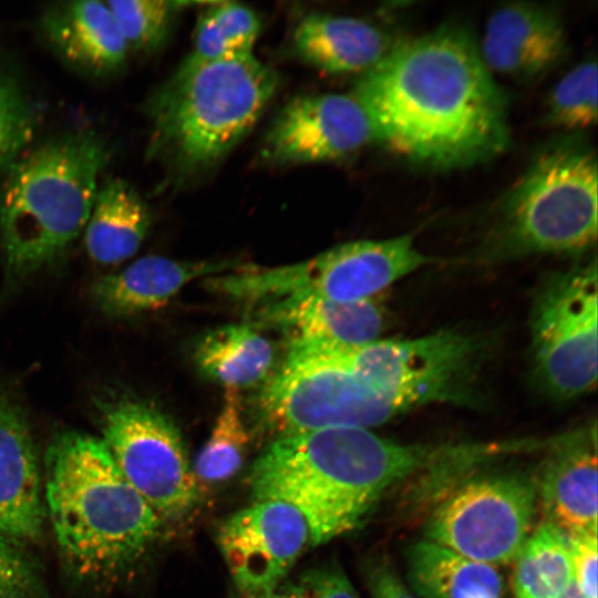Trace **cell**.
Listing matches in <instances>:
<instances>
[{
  "label": "cell",
  "instance_id": "6da1fadb",
  "mask_svg": "<svg viewBox=\"0 0 598 598\" xmlns=\"http://www.w3.org/2000/svg\"><path fill=\"white\" fill-rule=\"evenodd\" d=\"M352 94L377 142L414 164L463 168L508 144L507 99L472 34L454 23L392 44Z\"/></svg>",
  "mask_w": 598,
  "mask_h": 598
},
{
  "label": "cell",
  "instance_id": "7a4b0ae2",
  "mask_svg": "<svg viewBox=\"0 0 598 598\" xmlns=\"http://www.w3.org/2000/svg\"><path fill=\"white\" fill-rule=\"evenodd\" d=\"M466 444H401L362 427H329L278 437L256 460V501L300 512L312 545L354 529L390 488L457 463Z\"/></svg>",
  "mask_w": 598,
  "mask_h": 598
},
{
  "label": "cell",
  "instance_id": "3957f363",
  "mask_svg": "<svg viewBox=\"0 0 598 598\" xmlns=\"http://www.w3.org/2000/svg\"><path fill=\"white\" fill-rule=\"evenodd\" d=\"M44 498L58 545L84 577L124 570L154 540L161 517L131 485L102 439L65 432L44 458Z\"/></svg>",
  "mask_w": 598,
  "mask_h": 598
},
{
  "label": "cell",
  "instance_id": "277c9868",
  "mask_svg": "<svg viewBox=\"0 0 598 598\" xmlns=\"http://www.w3.org/2000/svg\"><path fill=\"white\" fill-rule=\"evenodd\" d=\"M278 82L254 53L210 62L187 58L148 102V157L186 175L215 165L254 127Z\"/></svg>",
  "mask_w": 598,
  "mask_h": 598
},
{
  "label": "cell",
  "instance_id": "5b68a950",
  "mask_svg": "<svg viewBox=\"0 0 598 598\" xmlns=\"http://www.w3.org/2000/svg\"><path fill=\"white\" fill-rule=\"evenodd\" d=\"M107 150L93 132L52 138L17 161L0 194V239L9 272H32L84 229Z\"/></svg>",
  "mask_w": 598,
  "mask_h": 598
},
{
  "label": "cell",
  "instance_id": "8992f818",
  "mask_svg": "<svg viewBox=\"0 0 598 598\" xmlns=\"http://www.w3.org/2000/svg\"><path fill=\"white\" fill-rule=\"evenodd\" d=\"M597 157L579 138L542 151L502 198L496 241L506 254L578 252L597 238Z\"/></svg>",
  "mask_w": 598,
  "mask_h": 598
},
{
  "label": "cell",
  "instance_id": "52a82bcc",
  "mask_svg": "<svg viewBox=\"0 0 598 598\" xmlns=\"http://www.w3.org/2000/svg\"><path fill=\"white\" fill-rule=\"evenodd\" d=\"M403 411L471 398L477 347L453 330L403 340H375L354 349H318Z\"/></svg>",
  "mask_w": 598,
  "mask_h": 598
},
{
  "label": "cell",
  "instance_id": "ba28073f",
  "mask_svg": "<svg viewBox=\"0 0 598 598\" xmlns=\"http://www.w3.org/2000/svg\"><path fill=\"white\" fill-rule=\"evenodd\" d=\"M266 427L279 437L329 427L380 425L404 411L352 372L317 357L288 353L258 399Z\"/></svg>",
  "mask_w": 598,
  "mask_h": 598
},
{
  "label": "cell",
  "instance_id": "9c48e42d",
  "mask_svg": "<svg viewBox=\"0 0 598 598\" xmlns=\"http://www.w3.org/2000/svg\"><path fill=\"white\" fill-rule=\"evenodd\" d=\"M455 484L427 519V540L491 566L515 560L530 530L535 483L495 474Z\"/></svg>",
  "mask_w": 598,
  "mask_h": 598
},
{
  "label": "cell",
  "instance_id": "30bf717a",
  "mask_svg": "<svg viewBox=\"0 0 598 598\" xmlns=\"http://www.w3.org/2000/svg\"><path fill=\"white\" fill-rule=\"evenodd\" d=\"M596 261L554 274L540 287L530 329L536 375L555 396H578L597 381Z\"/></svg>",
  "mask_w": 598,
  "mask_h": 598
},
{
  "label": "cell",
  "instance_id": "8fae6325",
  "mask_svg": "<svg viewBox=\"0 0 598 598\" xmlns=\"http://www.w3.org/2000/svg\"><path fill=\"white\" fill-rule=\"evenodd\" d=\"M103 442L159 517L177 518L198 496L178 431L158 410L133 400L102 404Z\"/></svg>",
  "mask_w": 598,
  "mask_h": 598
},
{
  "label": "cell",
  "instance_id": "7c38bea8",
  "mask_svg": "<svg viewBox=\"0 0 598 598\" xmlns=\"http://www.w3.org/2000/svg\"><path fill=\"white\" fill-rule=\"evenodd\" d=\"M432 261L415 247L412 235L359 240L303 262L260 270L255 287L270 300L306 295L336 301L365 300Z\"/></svg>",
  "mask_w": 598,
  "mask_h": 598
},
{
  "label": "cell",
  "instance_id": "4fadbf2b",
  "mask_svg": "<svg viewBox=\"0 0 598 598\" xmlns=\"http://www.w3.org/2000/svg\"><path fill=\"white\" fill-rule=\"evenodd\" d=\"M374 141L370 117L352 93H322L291 100L274 120L261 153L278 164L333 162Z\"/></svg>",
  "mask_w": 598,
  "mask_h": 598
},
{
  "label": "cell",
  "instance_id": "5bb4252c",
  "mask_svg": "<svg viewBox=\"0 0 598 598\" xmlns=\"http://www.w3.org/2000/svg\"><path fill=\"white\" fill-rule=\"evenodd\" d=\"M218 545L240 594L275 589L309 542L298 509L278 501H259L220 526Z\"/></svg>",
  "mask_w": 598,
  "mask_h": 598
},
{
  "label": "cell",
  "instance_id": "9a60e30c",
  "mask_svg": "<svg viewBox=\"0 0 598 598\" xmlns=\"http://www.w3.org/2000/svg\"><path fill=\"white\" fill-rule=\"evenodd\" d=\"M478 50L491 73L530 81L563 60L567 35L554 8L528 1L506 2L487 18Z\"/></svg>",
  "mask_w": 598,
  "mask_h": 598
},
{
  "label": "cell",
  "instance_id": "2e32d148",
  "mask_svg": "<svg viewBox=\"0 0 598 598\" xmlns=\"http://www.w3.org/2000/svg\"><path fill=\"white\" fill-rule=\"evenodd\" d=\"M383 315L372 299L336 301L290 296L269 302L259 320L289 332L290 344L354 349L371 343L383 329Z\"/></svg>",
  "mask_w": 598,
  "mask_h": 598
},
{
  "label": "cell",
  "instance_id": "e0dca14e",
  "mask_svg": "<svg viewBox=\"0 0 598 598\" xmlns=\"http://www.w3.org/2000/svg\"><path fill=\"white\" fill-rule=\"evenodd\" d=\"M41 475L21 410L0 398V536L17 544L37 539L44 523Z\"/></svg>",
  "mask_w": 598,
  "mask_h": 598
},
{
  "label": "cell",
  "instance_id": "ac0fdd59",
  "mask_svg": "<svg viewBox=\"0 0 598 598\" xmlns=\"http://www.w3.org/2000/svg\"><path fill=\"white\" fill-rule=\"evenodd\" d=\"M571 433L551 447L537 484L547 522L567 536L597 533V456L595 437Z\"/></svg>",
  "mask_w": 598,
  "mask_h": 598
},
{
  "label": "cell",
  "instance_id": "d6986e66",
  "mask_svg": "<svg viewBox=\"0 0 598 598\" xmlns=\"http://www.w3.org/2000/svg\"><path fill=\"white\" fill-rule=\"evenodd\" d=\"M42 30L54 50L70 64L93 75L118 71L127 44L106 1H70L50 7Z\"/></svg>",
  "mask_w": 598,
  "mask_h": 598
},
{
  "label": "cell",
  "instance_id": "ffe728a7",
  "mask_svg": "<svg viewBox=\"0 0 598 598\" xmlns=\"http://www.w3.org/2000/svg\"><path fill=\"white\" fill-rule=\"evenodd\" d=\"M230 261H177L146 256L93 286L97 307L110 316H130L168 302L186 283L206 275L233 269Z\"/></svg>",
  "mask_w": 598,
  "mask_h": 598
},
{
  "label": "cell",
  "instance_id": "44dd1931",
  "mask_svg": "<svg viewBox=\"0 0 598 598\" xmlns=\"http://www.w3.org/2000/svg\"><path fill=\"white\" fill-rule=\"evenodd\" d=\"M292 44L307 64L328 73H364L392 47L377 25L352 17L312 12L296 25Z\"/></svg>",
  "mask_w": 598,
  "mask_h": 598
},
{
  "label": "cell",
  "instance_id": "7402d4cb",
  "mask_svg": "<svg viewBox=\"0 0 598 598\" xmlns=\"http://www.w3.org/2000/svg\"><path fill=\"white\" fill-rule=\"evenodd\" d=\"M151 225V213L137 192L116 178L97 188L85 225V248L96 262L113 265L132 257Z\"/></svg>",
  "mask_w": 598,
  "mask_h": 598
},
{
  "label": "cell",
  "instance_id": "603a6c76",
  "mask_svg": "<svg viewBox=\"0 0 598 598\" xmlns=\"http://www.w3.org/2000/svg\"><path fill=\"white\" fill-rule=\"evenodd\" d=\"M408 576L423 598H499L503 590L502 577L493 566L431 540L410 547Z\"/></svg>",
  "mask_w": 598,
  "mask_h": 598
},
{
  "label": "cell",
  "instance_id": "cb8c5ba5",
  "mask_svg": "<svg viewBox=\"0 0 598 598\" xmlns=\"http://www.w3.org/2000/svg\"><path fill=\"white\" fill-rule=\"evenodd\" d=\"M199 370L227 389L257 383L271 365V343L248 326H226L208 332L195 350Z\"/></svg>",
  "mask_w": 598,
  "mask_h": 598
},
{
  "label": "cell",
  "instance_id": "d4e9b609",
  "mask_svg": "<svg viewBox=\"0 0 598 598\" xmlns=\"http://www.w3.org/2000/svg\"><path fill=\"white\" fill-rule=\"evenodd\" d=\"M515 561L516 598H558L574 579L568 536L547 520L527 538Z\"/></svg>",
  "mask_w": 598,
  "mask_h": 598
},
{
  "label": "cell",
  "instance_id": "484cf974",
  "mask_svg": "<svg viewBox=\"0 0 598 598\" xmlns=\"http://www.w3.org/2000/svg\"><path fill=\"white\" fill-rule=\"evenodd\" d=\"M248 443L240 396L236 389H227L212 434L196 457V482L217 484L233 477L241 467Z\"/></svg>",
  "mask_w": 598,
  "mask_h": 598
},
{
  "label": "cell",
  "instance_id": "4316f807",
  "mask_svg": "<svg viewBox=\"0 0 598 598\" xmlns=\"http://www.w3.org/2000/svg\"><path fill=\"white\" fill-rule=\"evenodd\" d=\"M597 63L586 60L567 72L551 90L546 121L565 131H580L597 122Z\"/></svg>",
  "mask_w": 598,
  "mask_h": 598
},
{
  "label": "cell",
  "instance_id": "83f0119b",
  "mask_svg": "<svg viewBox=\"0 0 598 598\" xmlns=\"http://www.w3.org/2000/svg\"><path fill=\"white\" fill-rule=\"evenodd\" d=\"M128 50L151 52L164 41L178 2L162 0L106 1Z\"/></svg>",
  "mask_w": 598,
  "mask_h": 598
},
{
  "label": "cell",
  "instance_id": "f1b7e54d",
  "mask_svg": "<svg viewBox=\"0 0 598 598\" xmlns=\"http://www.w3.org/2000/svg\"><path fill=\"white\" fill-rule=\"evenodd\" d=\"M34 115L19 81L0 66V174L31 140Z\"/></svg>",
  "mask_w": 598,
  "mask_h": 598
},
{
  "label": "cell",
  "instance_id": "f546056e",
  "mask_svg": "<svg viewBox=\"0 0 598 598\" xmlns=\"http://www.w3.org/2000/svg\"><path fill=\"white\" fill-rule=\"evenodd\" d=\"M228 42L240 53H252L260 21L248 7L238 2H213L207 8Z\"/></svg>",
  "mask_w": 598,
  "mask_h": 598
},
{
  "label": "cell",
  "instance_id": "4dcf8cb0",
  "mask_svg": "<svg viewBox=\"0 0 598 598\" xmlns=\"http://www.w3.org/2000/svg\"><path fill=\"white\" fill-rule=\"evenodd\" d=\"M34 577L13 543L0 536V598H32Z\"/></svg>",
  "mask_w": 598,
  "mask_h": 598
},
{
  "label": "cell",
  "instance_id": "1f68e13d",
  "mask_svg": "<svg viewBox=\"0 0 598 598\" xmlns=\"http://www.w3.org/2000/svg\"><path fill=\"white\" fill-rule=\"evenodd\" d=\"M291 587L300 598H359L341 568L333 566L310 569Z\"/></svg>",
  "mask_w": 598,
  "mask_h": 598
},
{
  "label": "cell",
  "instance_id": "d6a6232c",
  "mask_svg": "<svg viewBox=\"0 0 598 598\" xmlns=\"http://www.w3.org/2000/svg\"><path fill=\"white\" fill-rule=\"evenodd\" d=\"M574 580L587 598H597V533L568 536Z\"/></svg>",
  "mask_w": 598,
  "mask_h": 598
},
{
  "label": "cell",
  "instance_id": "836d02e7",
  "mask_svg": "<svg viewBox=\"0 0 598 598\" xmlns=\"http://www.w3.org/2000/svg\"><path fill=\"white\" fill-rule=\"evenodd\" d=\"M238 52L224 37L217 23L206 9L199 17L194 38V50L188 59L199 62L219 61L237 55Z\"/></svg>",
  "mask_w": 598,
  "mask_h": 598
},
{
  "label": "cell",
  "instance_id": "e575fe53",
  "mask_svg": "<svg viewBox=\"0 0 598 598\" xmlns=\"http://www.w3.org/2000/svg\"><path fill=\"white\" fill-rule=\"evenodd\" d=\"M368 585L372 598H415L385 563L369 567Z\"/></svg>",
  "mask_w": 598,
  "mask_h": 598
},
{
  "label": "cell",
  "instance_id": "d590c367",
  "mask_svg": "<svg viewBox=\"0 0 598 598\" xmlns=\"http://www.w3.org/2000/svg\"><path fill=\"white\" fill-rule=\"evenodd\" d=\"M239 598H300L299 595L289 587L286 590H278L277 588L258 592V594H240Z\"/></svg>",
  "mask_w": 598,
  "mask_h": 598
},
{
  "label": "cell",
  "instance_id": "8d00e7d4",
  "mask_svg": "<svg viewBox=\"0 0 598 598\" xmlns=\"http://www.w3.org/2000/svg\"><path fill=\"white\" fill-rule=\"evenodd\" d=\"M558 598H587L573 579Z\"/></svg>",
  "mask_w": 598,
  "mask_h": 598
}]
</instances>
